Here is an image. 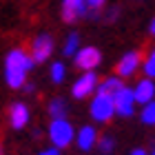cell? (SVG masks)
<instances>
[{"label": "cell", "instance_id": "1", "mask_svg": "<svg viewBox=\"0 0 155 155\" xmlns=\"http://www.w3.org/2000/svg\"><path fill=\"white\" fill-rule=\"evenodd\" d=\"M33 58H29L22 49H13V51L7 53L5 58V80L11 89H20L25 87V78H27V71L33 67Z\"/></svg>", "mask_w": 155, "mask_h": 155}, {"label": "cell", "instance_id": "2", "mask_svg": "<svg viewBox=\"0 0 155 155\" xmlns=\"http://www.w3.org/2000/svg\"><path fill=\"white\" fill-rule=\"evenodd\" d=\"M49 137H51L53 146L67 149V146L73 142L75 133H73V126L69 124L67 120H51V124H49Z\"/></svg>", "mask_w": 155, "mask_h": 155}, {"label": "cell", "instance_id": "3", "mask_svg": "<svg viewBox=\"0 0 155 155\" xmlns=\"http://www.w3.org/2000/svg\"><path fill=\"white\" fill-rule=\"evenodd\" d=\"M115 113V102H113V95H107V93H97L91 102V117L97 120V122H109Z\"/></svg>", "mask_w": 155, "mask_h": 155}, {"label": "cell", "instance_id": "4", "mask_svg": "<svg viewBox=\"0 0 155 155\" xmlns=\"http://www.w3.org/2000/svg\"><path fill=\"white\" fill-rule=\"evenodd\" d=\"M87 13H89L87 0H62V7H60V18H62V22L73 25V22H78L82 16H87Z\"/></svg>", "mask_w": 155, "mask_h": 155}, {"label": "cell", "instance_id": "5", "mask_svg": "<svg viewBox=\"0 0 155 155\" xmlns=\"http://www.w3.org/2000/svg\"><path fill=\"white\" fill-rule=\"evenodd\" d=\"M113 102H115V113L117 115H122V117L133 115V109H135V91H131L129 87H122L113 95Z\"/></svg>", "mask_w": 155, "mask_h": 155}, {"label": "cell", "instance_id": "6", "mask_svg": "<svg viewBox=\"0 0 155 155\" xmlns=\"http://www.w3.org/2000/svg\"><path fill=\"white\" fill-rule=\"evenodd\" d=\"M95 87H100V84H97V75L93 71H87L84 75H80L75 80L71 93H73V97H78V100H84V97H89L95 91Z\"/></svg>", "mask_w": 155, "mask_h": 155}, {"label": "cell", "instance_id": "7", "mask_svg": "<svg viewBox=\"0 0 155 155\" xmlns=\"http://www.w3.org/2000/svg\"><path fill=\"white\" fill-rule=\"evenodd\" d=\"M100 60H102V53H100V49H95V47H84L75 53V67L84 69V71H93V69L100 64Z\"/></svg>", "mask_w": 155, "mask_h": 155}, {"label": "cell", "instance_id": "8", "mask_svg": "<svg viewBox=\"0 0 155 155\" xmlns=\"http://www.w3.org/2000/svg\"><path fill=\"white\" fill-rule=\"evenodd\" d=\"M53 53V38L47 36V33H42V36H38L36 40H33L31 45V58L36 62H47L49 58H51Z\"/></svg>", "mask_w": 155, "mask_h": 155}, {"label": "cell", "instance_id": "9", "mask_svg": "<svg viewBox=\"0 0 155 155\" xmlns=\"http://www.w3.org/2000/svg\"><path fill=\"white\" fill-rule=\"evenodd\" d=\"M140 64V53L137 51H131V53H126L120 58V62L115 64V73L120 78H131L133 73H135V69Z\"/></svg>", "mask_w": 155, "mask_h": 155}, {"label": "cell", "instance_id": "10", "mask_svg": "<svg viewBox=\"0 0 155 155\" xmlns=\"http://www.w3.org/2000/svg\"><path fill=\"white\" fill-rule=\"evenodd\" d=\"M9 122L13 129H25L27 122H29V109H27V104L22 102H13L9 107Z\"/></svg>", "mask_w": 155, "mask_h": 155}, {"label": "cell", "instance_id": "11", "mask_svg": "<svg viewBox=\"0 0 155 155\" xmlns=\"http://www.w3.org/2000/svg\"><path fill=\"white\" fill-rule=\"evenodd\" d=\"M133 91H135V102H140V104H149V102H153V97H155V84H153L151 78L137 82V87Z\"/></svg>", "mask_w": 155, "mask_h": 155}, {"label": "cell", "instance_id": "12", "mask_svg": "<svg viewBox=\"0 0 155 155\" xmlns=\"http://www.w3.org/2000/svg\"><path fill=\"white\" fill-rule=\"evenodd\" d=\"M97 133L93 126H82L80 131H78V146H80V151H91L93 149V144L97 142Z\"/></svg>", "mask_w": 155, "mask_h": 155}, {"label": "cell", "instance_id": "13", "mask_svg": "<svg viewBox=\"0 0 155 155\" xmlns=\"http://www.w3.org/2000/svg\"><path fill=\"white\" fill-rule=\"evenodd\" d=\"M49 115L51 120H67V102L62 97H55L49 104Z\"/></svg>", "mask_w": 155, "mask_h": 155}, {"label": "cell", "instance_id": "14", "mask_svg": "<svg viewBox=\"0 0 155 155\" xmlns=\"http://www.w3.org/2000/svg\"><path fill=\"white\" fill-rule=\"evenodd\" d=\"M124 87V82L120 78H107L100 87H97V93H107V95H115L120 89Z\"/></svg>", "mask_w": 155, "mask_h": 155}, {"label": "cell", "instance_id": "15", "mask_svg": "<svg viewBox=\"0 0 155 155\" xmlns=\"http://www.w3.org/2000/svg\"><path fill=\"white\" fill-rule=\"evenodd\" d=\"M97 149H100L102 155H109L111 151L115 149V140L111 135H100V137H97Z\"/></svg>", "mask_w": 155, "mask_h": 155}, {"label": "cell", "instance_id": "16", "mask_svg": "<svg viewBox=\"0 0 155 155\" xmlns=\"http://www.w3.org/2000/svg\"><path fill=\"white\" fill-rule=\"evenodd\" d=\"M104 5H107V0H87V9H89L87 16H89L91 20L100 18V11H102Z\"/></svg>", "mask_w": 155, "mask_h": 155}, {"label": "cell", "instance_id": "17", "mask_svg": "<svg viewBox=\"0 0 155 155\" xmlns=\"http://www.w3.org/2000/svg\"><path fill=\"white\" fill-rule=\"evenodd\" d=\"M49 78H51L53 84H60L62 80H64V64H62V62H53L51 71H49Z\"/></svg>", "mask_w": 155, "mask_h": 155}, {"label": "cell", "instance_id": "18", "mask_svg": "<svg viewBox=\"0 0 155 155\" xmlns=\"http://www.w3.org/2000/svg\"><path fill=\"white\" fill-rule=\"evenodd\" d=\"M78 45H80V36L73 31V33H69V38H67V42H64V55H75V49H78Z\"/></svg>", "mask_w": 155, "mask_h": 155}, {"label": "cell", "instance_id": "19", "mask_svg": "<svg viewBox=\"0 0 155 155\" xmlns=\"http://www.w3.org/2000/svg\"><path fill=\"white\" fill-rule=\"evenodd\" d=\"M142 122L144 124H155V102H149V104H144V109H142Z\"/></svg>", "mask_w": 155, "mask_h": 155}, {"label": "cell", "instance_id": "20", "mask_svg": "<svg viewBox=\"0 0 155 155\" xmlns=\"http://www.w3.org/2000/svg\"><path fill=\"white\" fill-rule=\"evenodd\" d=\"M144 71H146V75L151 78H155V47H153V53L149 55V58H146V64H144Z\"/></svg>", "mask_w": 155, "mask_h": 155}, {"label": "cell", "instance_id": "21", "mask_svg": "<svg viewBox=\"0 0 155 155\" xmlns=\"http://www.w3.org/2000/svg\"><path fill=\"white\" fill-rule=\"evenodd\" d=\"M117 13H120V7H113V9H109V13H107V22H113V20L117 18Z\"/></svg>", "mask_w": 155, "mask_h": 155}, {"label": "cell", "instance_id": "22", "mask_svg": "<svg viewBox=\"0 0 155 155\" xmlns=\"http://www.w3.org/2000/svg\"><path fill=\"white\" fill-rule=\"evenodd\" d=\"M40 155H60V149H58V146H53V149H47V151H42Z\"/></svg>", "mask_w": 155, "mask_h": 155}, {"label": "cell", "instance_id": "23", "mask_svg": "<svg viewBox=\"0 0 155 155\" xmlns=\"http://www.w3.org/2000/svg\"><path fill=\"white\" fill-rule=\"evenodd\" d=\"M131 155H146L144 149H135V151H131Z\"/></svg>", "mask_w": 155, "mask_h": 155}, {"label": "cell", "instance_id": "24", "mask_svg": "<svg viewBox=\"0 0 155 155\" xmlns=\"http://www.w3.org/2000/svg\"><path fill=\"white\" fill-rule=\"evenodd\" d=\"M149 31H151V33H153V36H155V18L151 20V25H149Z\"/></svg>", "mask_w": 155, "mask_h": 155}, {"label": "cell", "instance_id": "25", "mask_svg": "<svg viewBox=\"0 0 155 155\" xmlns=\"http://www.w3.org/2000/svg\"><path fill=\"white\" fill-rule=\"evenodd\" d=\"M25 91H27V93H33V84L27 82V84H25Z\"/></svg>", "mask_w": 155, "mask_h": 155}, {"label": "cell", "instance_id": "26", "mask_svg": "<svg viewBox=\"0 0 155 155\" xmlns=\"http://www.w3.org/2000/svg\"><path fill=\"white\" fill-rule=\"evenodd\" d=\"M153 155H155V151H153Z\"/></svg>", "mask_w": 155, "mask_h": 155}]
</instances>
